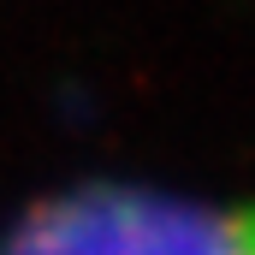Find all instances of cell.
I'll list each match as a JSON object with an SVG mask.
<instances>
[{
	"label": "cell",
	"mask_w": 255,
	"mask_h": 255,
	"mask_svg": "<svg viewBox=\"0 0 255 255\" xmlns=\"http://www.w3.org/2000/svg\"><path fill=\"white\" fill-rule=\"evenodd\" d=\"M24 255H250L220 244L214 232H190V226H172V220H130V214H113L101 226H71V232H54L48 244Z\"/></svg>",
	"instance_id": "6da1fadb"
}]
</instances>
